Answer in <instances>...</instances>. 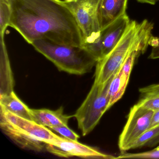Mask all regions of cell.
Here are the masks:
<instances>
[{"instance_id": "cell-2", "label": "cell", "mask_w": 159, "mask_h": 159, "mask_svg": "<svg viewBox=\"0 0 159 159\" xmlns=\"http://www.w3.org/2000/svg\"><path fill=\"white\" fill-rule=\"evenodd\" d=\"M0 126L9 137L22 148L40 152L47 144L59 140L62 137L46 126L17 116L1 108Z\"/></svg>"}, {"instance_id": "cell-24", "label": "cell", "mask_w": 159, "mask_h": 159, "mask_svg": "<svg viewBox=\"0 0 159 159\" xmlns=\"http://www.w3.org/2000/svg\"><path fill=\"white\" fill-rule=\"evenodd\" d=\"M0 1H4L9 2H10V0H0Z\"/></svg>"}, {"instance_id": "cell-12", "label": "cell", "mask_w": 159, "mask_h": 159, "mask_svg": "<svg viewBox=\"0 0 159 159\" xmlns=\"http://www.w3.org/2000/svg\"><path fill=\"white\" fill-rule=\"evenodd\" d=\"M1 58V94L0 97L11 93L13 91L14 80L8 56L4 36L0 37Z\"/></svg>"}, {"instance_id": "cell-17", "label": "cell", "mask_w": 159, "mask_h": 159, "mask_svg": "<svg viewBox=\"0 0 159 159\" xmlns=\"http://www.w3.org/2000/svg\"><path fill=\"white\" fill-rule=\"evenodd\" d=\"M11 10L9 2L0 1V37L4 36L7 27L10 25Z\"/></svg>"}, {"instance_id": "cell-20", "label": "cell", "mask_w": 159, "mask_h": 159, "mask_svg": "<svg viewBox=\"0 0 159 159\" xmlns=\"http://www.w3.org/2000/svg\"><path fill=\"white\" fill-rule=\"evenodd\" d=\"M149 45L152 47V49L148 58L152 59L159 58V37L152 36L149 41Z\"/></svg>"}, {"instance_id": "cell-1", "label": "cell", "mask_w": 159, "mask_h": 159, "mask_svg": "<svg viewBox=\"0 0 159 159\" xmlns=\"http://www.w3.org/2000/svg\"><path fill=\"white\" fill-rule=\"evenodd\" d=\"M9 26L29 44L46 39L84 47L82 34L72 11L62 0H10Z\"/></svg>"}, {"instance_id": "cell-7", "label": "cell", "mask_w": 159, "mask_h": 159, "mask_svg": "<svg viewBox=\"0 0 159 159\" xmlns=\"http://www.w3.org/2000/svg\"><path fill=\"white\" fill-rule=\"evenodd\" d=\"M154 111L135 104L131 107L119 139L122 152L131 149L133 143L150 128Z\"/></svg>"}, {"instance_id": "cell-4", "label": "cell", "mask_w": 159, "mask_h": 159, "mask_svg": "<svg viewBox=\"0 0 159 159\" xmlns=\"http://www.w3.org/2000/svg\"><path fill=\"white\" fill-rule=\"evenodd\" d=\"M100 0H80L66 2L78 22L82 34L84 47L98 60V43L101 34L98 18Z\"/></svg>"}, {"instance_id": "cell-22", "label": "cell", "mask_w": 159, "mask_h": 159, "mask_svg": "<svg viewBox=\"0 0 159 159\" xmlns=\"http://www.w3.org/2000/svg\"><path fill=\"white\" fill-rule=\"evenodd\" d=\"M136 1L140 3L154 5L156 4L157 2L159 1V0H136Z\"/></svg>"}, {"instance_id": "cell-6", "label": "cell", "mask_w": 159, "mask_h": 159, "mask_svg": "<svg viewBox=\"0 0 159 159\" xmlns=\"http://www.w3.org/2000/svg\"><path fill=\"white\" fill-rule=\"evenodd\" d=\"M140 26V23L131 21L117 45L104 58L97 62L94 82L104 84L119 70L131 50Z\"/></svg>"}, {"instance_id": "cell-15", "label": "cell", "mask_w": 159, "mask_h": 159, "mask_svg": "<svg viewBox=\"0 0 159 159\" xmlns=\"http://www.w3.org/2000/svg\"><path fill=\"white\" fill-rule=\"evenodd\" d=\"M138 105L155 111L159 109V84H151L139 89Z\"/></svg>"}, {"instance_id": "cell-10", "label": "cell", "mask_w": 159, "mask_h": 159, "mask_svg": "<svg viewBox=\"0 0 159 159\" xmlns=\"http://www.w3.org/2000/svg\"><path fill=\"white\" fill-rule=\"evenodd\" d=\"M128 0H100L98 18L101 30L126 14Z\"/></svg>"}, {"instance_id": "cell-5", "label": "cell", "mask_w": 159, "mask_h": 159, "mask_svg": "<svg viewBox=\"0 0 159 159\" xmlns=\"http://www.w3.org/2000/svg\"><path fill=\"white\" fill-rule=\"evenodd\" d=\"M109 80L104 84L94 82L90 92L73 116L83 136L90 134L109 109L108 88Z\"/></svg>"}, {"instance_id": "cell-19", "label": "cell", "mask_w": 159, "mask_h": 159, "mask_svg": "<svg viewBox=\"0 0 159 159\" xmlns=\"http://www.w3.org/2000/svg\"><path fill=\"white\" fill-rule=\"evenodd\" d=\"M50 129L54 130L57 133H59L63 137L70 140L78 141L80 136L68 127V125H59L51 127Z\"/></svg>"}, {"instance_id": "cell-9", "label": "cell", "mask_w": 159, "mask_h": 159, "mask_svg": "<svg viewBox=\"0 0 159 159\" xmlns=\"http://www.w3.org/2000/svg\"><path fill=\"white\" fill-rule=\"evenodd\" d=\"M130 22L128 16L125 14L101 30L98 43V60L104 58L117 45Z\"/></svg>"}, {"instance_id": "cell-13", "label": "cell", "mask_w": 159, "mask_h": 159, "mask_svg": "<svg viewBox=\"0 0 159 159\" xmlns=\"http://www.w3.org/2000/svg\"><path fill=\"white\" fill-rule=\"evenodd\" d=\"M0 106L17 116L33 120L31 109L18 98L14 91L9 94L0 97Z\"/></svg>"}, {"instance_id": "cell-14", "label": "cell", "mask_w": 159, "mask_h": 159, "mask_svg": "<svg viewBox=\"0 0 159 159\" xmlns=\"http://www.w3.org/2000/svg\"><path fill=\"white\" fill-rule=\"evenodd\" d=\"M129 78L130 76L124 73L120 69L111 78L108 88L109 109L121 98L129 82Z\"/></svg>"}, {"instance_id": "cell-21", "label": "cell", "mask_w": 159, "mask_h": 159, "mask_svg": "<svg viewBox=\"0 0 159 159\" xmlns=\"http://www.w3.org/2000/svg\"><path fill=\"white\" fill-rule=\"evenodd\" d=\"M159 125V109L153 112L152 119L151 123L150 128L155 127Z\"/></svg>"}, {"instance_id": "cell-3", "label": "cell", "mask_w": 159, "mask_h": 159, "mask_svg": "<svg viewBox=\"0 0 159 159\" xmlns=\"http://www.w3.org/2000/svg\"><path fill=\"white\" fill-rule=\"evenodd\" d=\"M31 45L60 71L69 74L82 75L88 73L97 62L84 47L58 44L42 39L34 41Z\"/></svg>"}, {"instance_id": "cell-18", "label": "cell", "mask_w": 159, "mask_h": 159, "mask_svg": "<svg viewBox=\"0 0 159 159\" xmlns=\"http://www.w3.org/2000/svg\"><path fill=\"white\" fill-rule=\"evenodd\" d=\"M159 159V145L155 148L148 151L138 153L122 152L115 159Z\"/></svg>"}, {"instance_id": "cell-11", "label": "cell", "mask_w": 159, "mask_h": 159, "mask_svg": "<svg viewBox=\"0 0 159 159\" xmlns=\"http://www.w3.org/2000/svg\"><path fill=\"white\" fill-rule=\"evenodd\" d=\"M30 110L34 121L49 128L59 125H68L69 120L72 117L64 114L63 107L55 111L48 109H31Z\"/></svg>"}, {"instance_id": "cell-23", "label": "cell", "mask_w": 159, "mask_h": 159, "mask_svg": "<svg viewBox=\"0 0 159 159\" xmlns=\"http://www.w3.org/2000/svg\"><path fill=\"white\" fill-rule=\"evenodd\" d=\"M63 1L66 2H73L80 1V0H63Z\"/></svg>"}, {"instance_id": "cell-8", "label": "cell", "mask_w": 159, "mask_h": 159, "mask_svg": "<svg viewBox=\"0 0 159 159\" xmlns=\"http://www.w3.org/2000/svg\"><path fill=\"white\" fill-rule=\"evenodd\" d=\"M52 154L60 157H78L87 159H115V157L101 152L97 149L82 144L79 141L62 137L59 140L45 147Z\"/></svg>"}, {"instance_id": "cell-16", "label": "cell", "mask_w": 159, "mask_h": 159, "mask_svg": "<svg viewBox=\"0 0 159 159\" xmlns=\"http://www.w3.org/2000/svg\"><path fill=\"white\" fill-rule=\"evenodd\" d=\"M159 144V125L149 128L132 145L131 149L143 147H153Z\"/></svg>"}]
</instances>
